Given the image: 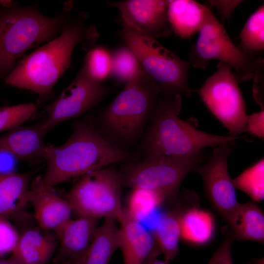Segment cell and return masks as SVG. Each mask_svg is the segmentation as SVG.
<instances>
[{"label":"cell","mask_w":264,"mask_h":264,"mask_svg":"<svg viewBox=\"0 0 264 264\" xmlns=\"http://www.w3.org/2000/svg\"><path fill=\"white\" fill-rule=\"evenodd\" d=\"M236 189L247 194L253 202L264 199V159L261 158L232 179Z\"/></svg>","instance_id":"cell-27"},{"label":"cell","mask_w":264,"mask_h":264,"mask_svg":"<svg viewBox=\"0 0 264 264\" xmlns=\"http://www.w3.org/2000/svg\"><path fill=\"white\" fill-rule=\"evenodd\" d=\"M226 222L235 240L264 243V214L257 203L251 200L239 203Z\"/></svg>","instance_id":"cell-21"},{"label":"cell","mask_w":264,"mask_h":264,"mask_svg":"<svg viewBox=\"0 0 264 264\" xmlns=\"http://www.w3.org/2000/svg\"><path fill=\"white\" fill-rule=\"evenodd\" d=\"M207 9L195 0H168L167 16L172 31L181 39L190 38L200 30Z\"/></svg>","instance_id":"cell-20"},{"label":"cell","mask_w":264,"mask_h":264,"mask_svg":"<svg viewBox=\"0 0 264 264\" xmlns=\"http://www.w3.org/2000/svg\"><path fill=\"white\" fill-rule=\"evenodd\" d=\"M210 4L216 7L224 22L229 19L232 12L242 2L241 0H208Z\"/></svg>","instance_id":"cell-34"},{"label":"cell","mask_w":264,"mask_h":264,"mask_svg":"<svg viewBox=\"0 0 264 264\" xmlns=\"http://www.w3.org/2000/svg\"><path fill=\"white\" fill-rule=\"evenodd\" d=\"M38 104L29 102L0 108V132L10 131L32 118Z\"/></svg>","instance_id":"cell-30"},{"label":"cell","mask_w":264,"mask_h":264,"mask_svg":"<svg viewBox=\"0 0 264 264\" xmlns=\"http://www.w3.org/2000/svg\"><path fill=\"white\" fill-rule=\"evenodd\" d=\"M120 12L121 23L156 40L168 37L173 31L167 16L168 0H126L107 1Z\"/></svg>","instance_id":"cell-13"},{"label":"cell","mask_w":264,"mask_h":264,"mask_svg":"<svg viewBox=\"0 0 264 264\" xmlns=\"http://www.w3.org/2000/svg\"><path fill=\"white\" fill-rule=\"evenodd\" d=\"M50 231L31 228L20 234L10 258L24 264H45L52 257L58 240Z\"/></svg>","instance_id":"cell-19"},{"label":"cell","mask_w":264,"mask_h":264,"mask_svg":"<svg viewBox=\"0 0 264 264\" xmlns=\"http://www.w3.org/2000/svg\"><path fill=\"white\" fill-rule=\"evenodd\" d=\"M115 92V88L93 80L81 67L58 97L44 107L45 129L48 132L60 123L81 116Z\"/></svg>","instance_id":"cell-11"},{"label":"cell","mask_w":264,"mask_h":264,"mask_svg":"<svg viewBox=\"0 0 264 264\" xmlns=\"http://www.w3.org/2000/svg\"><path fill=\"white\" fill-rule=\"evenodd\" d=\"M119 37L135 55L143 69L159 87L161 95L190 97L193 92L188 83L191 65L147 37L122 23Z\"/></svg>","instance_id":"cell-6"},{"label":"cell","mask_w":264,"mask_h":264,"mask_svg":"<svg viewBox=\"0 0 264 264\" xmlns=\"http://www.w3.org/2000/svg\"><path fill=\"white\" fill-rule=\"evenodd\" d=\"M98 220L83 217L71 219L54 232L59 244L57 260L60 263L69 261L72 264H84Z\"/></svg>","instance_id":"cell-15"},{"label":"cell","mask_w":264,"mask_h":264,"mask_svg":"<svg viewBox=\"0 0 264 264\" xmlns=\"http://www.w3.org/2000/svg\"><path fill=\"white\" fill-rule=\"evenodd\" d=\"M48 132L44 120L30 126H21L0 137V150L14 155L19 160L43 158L47 145L44 137Z\"/></svg>","instance_id":"cell-18"},{"label":"cell","mask_w":264,"mask_h":264,"mask_svg":"<svg viewBox=\"0 0 264 264\" xmlns=\"http://www.w3.org/2000/svg\"><path fill=\"white\" fill-rule=\"evenodd\" d=\"M82 67L92 79L102 83L111 76V53L104 46H93L86 54Z\"/></svg>","instance_id":"cell-29"},{"label":"cell","mask_w":264,"mask_h":264,"mask_svg":"<svg viewBox=\"0 0 264 264\" xmlns=\"http://www.w3.org/2000/svg\"><path fill=\"white\" fill-rule=\"evenodd\" d=\"M194 91L227 130L229 136L237 137L245 132L248 116L246 104L239 82L228 65L219 62L216 71Z\"/></svg>","instance_id":"cell-10"},{"label":"cell","mask_w":264,"mask_h":264,"mask_svg":"<svg viewBox=\"0 0 264 264\" xmlns=\"http://www.w3.org/2000/svg\"><path fill=\"white\" fill-rule=\"evenodd\" d=\"M118 221L124 264H144L161 254L153 234L132 218L126 209Z\"/></svg>","instance_id":"cell-17"},{"label":"cell","mask_w":264,"mask_h":264,"mask_svg":"<svg viewBox=\"0 0 264 264\" xmlns=\"http://www.w3.org/2000/svg\"><path fill=\"white\" fill-rule=\"evenodd\" d=\"M84 12L71 16L61 33L19 61L5 84L34 92L41 103L49 98L57 82L69 68L75 48L88 51L99 37Z\"/></svg>","instance_id":"cell-1"},{"label":"cell","mask_w":264,"mask_h":264,"mask_svg":"<svg viewBox=\"0 0 264 264\" xmlns=\"http://www.w3.org/2000/svg\"><path fill=\"white\" fill-rule=\"evenodd\" d=\"M250 264H264V257L256 260V261L253 262Z\"/></svg>","instance_id":"cell-38"},{"label":"cell","mask_w":264,"mask_h":264,"mask_svg":"<svg viewBox=\"0 0 264 264\" xmlns=\"http://www.w3.org/2000/svg\"><path fill=\"white\" fill-rule=\"evenodd\" d=\"M27 198L33 206L35 219L44 230L55 232L71 219L73 211L67 200L58 195L53 187L45 185L42 176L31 181Z\"/></svg>","instance_id":"cell-14"},{"label":"cell","mask_w":264,"mask_h":264,"mask_svg":"<svg viewBox=\"0 0 264 264\" xmlns=\"http://www.w3.org/2000/svg\"><path fill=\"white\" fill-rule=\"evenodd\" d=\"M264 111L262 109L260 111L248 115L246 124L245 132L263 139L264 137Z\"/></svg>","instance_id":"cell-33"},{"label":"cell","mask_w":264,"mask_h":264,"mask_svg":"<svg viewBox=\"0 0 264 264\" xmlns=\"http://www.w3.org/2000/svg\"><path fill=\"white\" fill-rule=\"evenodd\" d=\"M180 95H160L155 111L143 138L135 150L141 158L149 154L176 158L193 157L208 147L215 148L240 137L221 136L198 130L196 122L179 117Z\"/></svg>","instance_id":"cell-4"},{"label":"cell","mask_w":264,"mask_h":264,"mask_svg":"<svg viewBox=\"0 0 264 264\" xmlns=\"http://www.w3.org/2000/svg\"><path fill=\"white\" fill-rule=\"evenodd\" d=\"M59 264H72V263L69 261H65L60 263Z\"/></svg>","instance_id":"cell-39"},{"label":"cell","mask_w":264,"mask_h":264,"mask_svg":"<svg viewBox=\"0 0 264 264\" xmlns=\"http://www.w3.org/2000/svg\"><path fill=\"white\" fill-rule=\"evenodd\" d=\"M161 193L141 188H133L128 199L129 215L139 221L160 207L167 200Z\"/></svg>","instance_id":"cell-26"},{"label":"cell","mask_w":264,"mask_h":264,"mask_svg":"<svg viewBox=\"0 0 264 264\" xmlns=\"http://www.w3.org/2000/svg\"><path fill=\"white\" fill-rule=\"evenodd\" d=\"M116 219H105L94 234L83 264H108L121 246V233Z\"/></svg>","instance_id":"cell-24"},{"label":"cell","mask_w":264,"mask_h":264,"mask_svg":"<svg viewBox=\"0 0 264 264\" xmlns=\"http://www.w3.org/2000/svg\"><path fill=\"white\" fill-rule=\"evenodd\" d=\"M19 161L12 154L0 150V174L7 175L16 173L18 161Z\"/></svg>","instance_id":"cell-35"},{"label":"cell","mask_w":264,"mask_h":264,"mask_svg":"<svg viewBox=\"0 0 264 264\" xmlns=\"http://www.w3.org/2000/svg\"><path fill=\"white\" fill-rule=\"evenodd\" d=\"M70 8L67 5L60 14L47 16L38 3L20 6L0 0V80H4L29 49L61 33L71 17Z\"/></svg>","instance_id":"cell-5"},{"label":"cell","mask_w":264,"mask_h":264,"mask_svg":"<svg viewBox=\"0 0 264 264\" xmlns=\"http://www.w3.org/2000/svg\"><path fill=\"white\" fill-rule=\"evenodd\" d=\"M31 181L29 173L0 174V216L9 219L28 203Z\"/></svg>","instance_id":"cell-23"},{"label":"cell","mask_w":264,"mask_h":264,"mask_svg":"<svg viewBox=\"0 0 264 264\" xmlns=\"http://www.w3.org/2000/svg\"><path fill=\"white\" fill-rule=\"evenodd\" d=\"M144 264H169L164 260H160L157 257H154L148 260Z\"/></svg>","instance_id":"cell-36"},{"label":"cell","mask_w":264,"mask_h":264,"mask_svg":"<svg viewBox=\"0 0 264 264\" xmlns=\"http://www.w3.org/2000/svg\"><path fill=\"white\" fill-rule=\"evenodd\" d=\"M236 141L214 148L207 161L193 170L201 176L205 193L211 205L226 222L239 203L228 165V157L235 148Z\"/></svg>","instance_id":"cell-12"},{"label":"cell","mask_w":264,"mask_h":264,"mask_svg":"<svg viewBox=\"0 0 264 264\" xmlns=\"http://www.w3.org/2000/svg\"><path fill=\"white\" fill-rule=\"evenodd\" d=\"M237 46L244 54L261 56L264 51V5L262 4L248 18L242 28Z\"/></svg>","instance_id":"cell-25"},{"label":"cell","mask_w":264,"mask_h":264,"mask_svg":"<svg viewBox=\"0 0 264 264\" xmlns=\"http://www.w3.org/2000/svg\"><path fill=\"white\" fill-rule=\"evenodd\" d=\"M205 158L203 153L186 158L149 154L122 163L118 174L122 187L149 190L162 194L167 200L176 199L185 177Z\"/></svg>","instance_id":"cell-7"},{"label":"cell","mask_w":264,"mask_h":264,"mask_svg":"<svg viewBox=\"0 0 264 264\" xmlns=\"http://www.w3.org/2000/svg\"><path fill=\"white\" fill-rule=\"evenodd\" d=\"M0 264H24L20 263L11 258L8 259H0Z\"/></svg>","instance_id":"cell-37"},{"label":"cell","mask_w":264,"mask_h":264,"mask_svg":"<svg viewBox=\"0 0 264 264\" xmlns=\"http://www.w3.org/2000/svg\"><path fill=\"white\" fill-rule=\"evenodd\" d=\"M216 222L209 211L193 206L186 210L180 219V239L196 246L207 244L214 238Z\"/></svg>","instance_id":"cell-22"},{"label":"cell","mask_w":264,"mask_h":264,"mask_svg":"<svg viewBox=\"0 0 264 264\" xmlns=\"http://www.w3.org/2000/svg\"><path fill=\"white\" fill-rule=\"evenodd\" d=\"M111 56V76L120 83L125 85L143 70L135 55L125 44L117 47Z\"/></svg>","instance_id":"cell-28"},{"label":"cell","mask_w":264,"mask_h":264,"mask_svg":"<svg viewBox=\"0 0 264 264\" xmlns=\"http://www.w3.org/2000/svg\"><path fill=\"white\" fill-rule=\"evenodd\" d=\"M93 114L73 123L72 133L62 145H47L43 158L47 168L43 182L53 186L118 163L141 159L135 151L119 149L108 143L96 129Z\"/></svg>","instance_id":"cell-2"},{"label":"cell","mask_w":264,"mask_h":264,"mask_svg":"<svg viewBox=\"0 0 264 264\" xmlns=\"http://www.w3.org/2000/svg\"><path fill=\"white\" fill-rule=\"evenodd\" d=\"M176 207L165 212L159 219L153 235L164 260L169 263L177 256L180 240V219L184 211L198 205V198L194 192L183 190Z\"/></svg>","instance_id":"cell-16"},{"label":"cell","mask_w":264,"mask_h":264,"mask_svg":"<svg viewBox=\"0 0 264 264\" xmlns=\"http://www.w3.org/2000/svg\"><path fill=\"white\" fill-rule=\"evenodd\" d=\"M198 33L189 54L191 66L204 69L211 60H217L234 70L239 83L254 79L264 65L261 56L246 55L234 44L222 24L208 7Z\"/></svg>","instance_id":"cell-8"},{"label":"cell","mask_w":264,"mask_h":264,"mask_svg":"<svg viewBox=\"0 0 264 264\" xmlns=\"http://www.w3.org/2000/svg\"><path fill=\"white\" fill-rule=\"evenodd\" d=\"M223 230L222 241L207 264H233L231 247L235 238L228 226Z\"/></svg>","instance_id":"cell-32"},{"label":"cell","mask_w":264,"mask_h":264,"mask_svg":"<svg viewBox=\"0 0 264 264\" xmlns=\"http://www.w3.org/2000/svg\"><path fill=\"white\" fill-rule=\"evenodd\" d=\"M121 188L118 171L110 165L79 178L66 199L79 217L111 218L119 221L124 212Z\"/></svg>","instance_id":"cell-9"},{"label":"cell","mask_w":264,"mask_h":264,"mask_svg":"<svg viewBox=\"0 0 264 264\" xmlns=\"http://www.w3.org/2000/svg\"><path fill=\"white\" fill-rule=\"evenodd\" d=\"M20 235L8 218L0 216V257L12 254L17 245Z\"/></svg>","instance_id":"cell-31"},{"label":"cell","mask_w":264,"mask_h":264,"mask_svg":"<svg viewBox=\"0 0 264 264\" xmlns=\"http://www.w3.org/2000/svg\"><path fill=\"white\" fill-rule=\"evenodd\" d=\"M160 94L159 87L143 69L125 85L112 102L93 114L94 125L110 144L134 152L143 138Z\"/></svg>","instance_id":"cell-3"}]
</instances>
